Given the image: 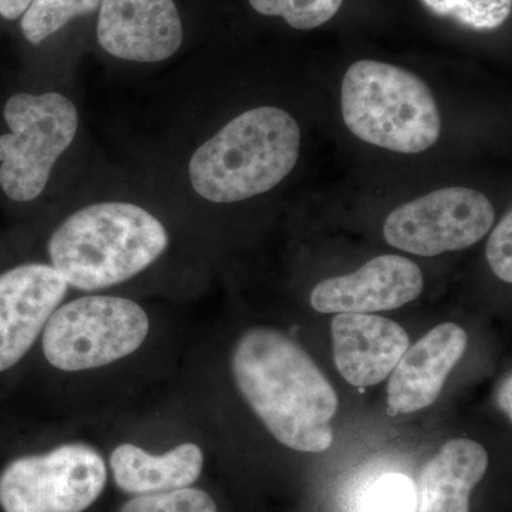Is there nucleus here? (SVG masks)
<instances>
[{
  "label": "nucleus",
  "mask_w": 512,
  "mask_h": 512,
  "mask_svg": "<svg viewBox=\"0 0 512 512\" xmlns=\"http://www.w3.org/2000/svg\"><path fill=\"white\" fill-rule=\"evenodd\" d=\"M30 359L42 379L46 421L106 419L165 386V318L128 296H67Z\"/></svg>",
  "instance_id": "nucleus-1"
},
{
  "label": "nucleus",
  "mask_w": 512,
  "mask_h": 512,
  "mask_svg": "<svg viewBox=\"0 0 512 512\" xmlns=\"http://www.w3.org/2000/svg\"><path fill=\"white\" fill-rule=\"evenodd\" d=\"M242 402L282 446L322 453L335 440L338 393L295 340L268 326L242 330L229 352Z\"/></svg>",
  "instance_id": "nucleus-2"
},
{
  "label": "nucleus",
  "mask_w": 512,
  "mask_h": 512,
  "mask_svg": "<svg viewBox=\"0 0 512 512\" xmlns=\"http://www.w3.org/2000/svg\"><path fill=\"white\" fill-rule=\"evenodd\" d=\"M168 247L170 235L156 215L130 202H100L60 222L46 254L70 291L106 293L147 272Z\"/></svg>",
  "instance_id": "nucleus-3"
},
{
  "label": "nucleus",
  "mask_w": 512,
  "mask_h": 512,
  "mask_svg": "<svg viewBox=\"0 0 512 512\" xmlns=\"http://www.w3.org/2000/svg\"><path fill=\"white\" fill-rule=\"evenodd\" d=\"M301 153V128L291 114L258 107L239 114L197 148L188 173L200 197L231 204L271 191Z\"/></svg>",
  "instance_id": "nucleus-4"
},
{
  "label": "nucleus",
  "mask_w": 512,
  "mask_h": 512,
  "mask_svg": "<svg viewBox=\"0 0 512 512\" xmlns=\"http://www.w3.org/2000/svg\"><path fill=\"white\" fill-rule=\"evenodd\" d=\"M46 444L12 458L0 471L3 512H89L110 483L109 468L94 431L83 423L52 421Z\"/></svg>",
  "instance_id": "nucleus-5"
},
{
  "label": "nucleus",
  "mask_w": 512,
  "mask_h": 512,
  "mask_svg": "<svg viewBox=\"0 0 512 512\" xmlns=\"http://www.w3.org/2000/svg\"><path fill=\"white\" fill-rule=\"evenodd\" d=\"M342 116L353 136L394 153H423L441 134L439 106L424 80L376 60L349 67L342 83Z\"/></svg>",
  "instance_id": "nucleus-6"
},
{
  "label": "nucleus",
  "mask_w": 512,
  "mask_h": 512,
  "mask_svg": "<svg viewBox=\"0 0 512 512\" xmlns=\"http://www.w3.org/2000/svg\"><path fill=\"white\" fill-rule=\"evenodd\" d=\"M89 424L101 439L111 483L127 497L192 487L202 476L205 456L200 444L165 443L160 392Z\"/></svg>",
  "instance_id": "nucleus-7"
},
{
  "label": "nucleus",
  "mask_w": 512,
  "mask_h": 512,
  "mask_svg": "<svg viewBox=\"0 0 512 512\" xmlns=\"http://www.w3.org/2000/svg\"><path fill=\"white\" fill-rule=\"evenodd\" d=\"M10 133L0 136V187L16 202L36 200L79 127L73 101L60 93H19L3 110Z\"/></svg>",
  "instance_id": "nucleus-8"
},
{
  "label": "nucleus",
  "mask_w": 512,
  "mask_h": 512,
  "mask_svg": "<svg viewBox=\"0 0 512 512\" xmlns=\"http://www.w3.org/2000/svg\"><path fill=\"white\" fill-rule=\"evenodd\" d=\"M494 221L493 204L483 192L443 188L396 208L384 221L383 235L394 248L437 256L477 244Z\"/></svg>",
  "instance_id": "nucleus-9"
},
{
  "label": "nucleus",
  "mask_w": 512,
  "mask_h": 512,
  "mask_svg": "<svg viewBox=\"0 0 512 512\" xmlns=\"http://www.w3.org/2000/svg\"><path fill=\"white\" fill-rule=\"evenodd\" d=\"M69 293L62 275L47 262H28L0 274V376L28 362L47 320Z\"/></svg>",
  "instance_id": "nucleus-10"
},
{
  "label": "nucleus",
  "mask_w": 512,
  "mask_h": 512,
  "mask_svg": "<svg viewBox=\"0 0 512 512\" xmlns=\"http://www.w3.org/2000/svg\"><path fill=\"white\" fill-rule=\"evenodd\" d=\"M183 37L174 0H101L97 40L111 56L163 62L178 52Z\"/></svg>",
  "instance_id": "nucleus-11"
},
{
  "label": "nucleus",
  "mask_w": 512,
  "mask_h": 512,
  "mask_svg": "<svg viewBox=\"0 0 512 512\" xmlns=\"http://www.w3.org/2000/svg\"><path fill=\"white\" fill-rule=\"evenodd\" d=\"M424 288L421 269L412 259L382 255L353 274L333 276L313 288L311 305L319 313L393 311L416 301Z\"/></svg>",
  "instance_id": "nucleus-12"
},
{
  "label": "nucleus",
  "mask_w": 512,
  "mask_h": 512,
  "mask_svg": "<svg viewBox=\"0 0 512 512\" xmlns=\"http://www.w3.org/2000/svg\"><path fill=\"white\" fill-rule=\"evenodd\" d=\"M467 345L466 330L447 322L409 346L389 376V413H416L436 402Z\"/></svg>",
  "instance_id": "nucleus-13"
},
{
  "label": "nucleus",
  "mask_w": 512,
  "mask_h": 512,
  "mask_svg": "<svg viewBox=\"0 0 512 512\" xmlns=\"http://www.w3.org/2000/svg\"><path fill=\"white\" fill-rule=\"evenodd\" d=\"M332 340L335 365L355 387L382 383L410 346L403 326L372 313H338L332 320Z\"/></svg>",
  "instance_id": "nucleus-14"
},
{
  "label": "nucleus",
  "mask_w": 512,
  "mask_h": 512,
  "mask_svg": "<svg viewBox=\"0 0 512 512\" xmlns=\"http://www.w3.org/2000/svg\"><path fill=\"white\" fill-rule=\"evenodd\" d=\"M487 467V451L477 441H448L421 471L416 512H470V495Z\"/></svg>",
  "instance_id": "nucleus-15"
},
{
  "label": "nucleus",
  "mask_w": 512,
  "mask_h": 512,
  "mask_svg": "<svg viewBox=\"0 0 512 512\" xmlns=\"http://www.w3.org/2000/svg\"><path fill=\"white\" fill-rule=\"evenodd\" d=\"M101 0H32L22 16L20 28L32 45H40L77 16L90 15L100 8Z\"/></svg>",
  "instance_id": "nucleus-16"
},
{
  "label": "nucleus",
  "mask_w": 512,
  "mask_h": 512,
  "mask_svg": "<svg viewBox=\"0 0 512 512\" xmlns=\"http://www.w3.org/2000/svg\"><path fill=\"white\" fill-rule=\"evenodd\" d=\"M441 18L456 20L474 30H494L510 18L512 0H423Z\"/></svg>",
  "instance_id": "nucleus-17"
},
{
  "label": "nucleus",
  "mask_w": 512,
  "mask_h": 512,
  "mask_svg": "<svg viewBox=\"0 0 512 512\" xmlns=\"http://www.w3.org/2000/svg\"><path fill=\"white\" fill-rule=\"evenodd\" d=\"M264 16H281L289 26L312 30L329 22L339 12L343 0H249Z\"/></svg>",
  "instance_id": "nucleus-18"
},
{
  "label": "nucleus",
  "mask_w": 512,
  "mask_h": 512,
  "mask_svg": "<svg viewBox=\"0 0 512 512\" xmlns=\"http://www.w3.org/2000/svg\"><path fill=\"white\" fill-rule=\"evenodd\" d=\"M117 512H218V505L207 491L192 485L180 490L127 497Z\"/></svg>",
  "instance_id": "nucleus-19"
},
{
  "label": "nucleus",
  "mask_w": 512,
  "mask_h": 512,
  "mask_svg": "<svg viewBox=\"0 0 512 512\" xmlns=\"http://www.w3.org/2000/svg\"><path fill=\"white\" fill-rule=\"evenodd\" d=\"M359 512H416V487L403 474H386L367 491Z\"/></svg>",
  "instance_id": "nucleus-20"
},
{
  "label": "nucleus",
  "mask_w": 512,
  "mask_h": 512,
  "mask_svg": "<svg viewBox=\"0 0 512 512\" xmlns=\"http://www.w3.org/2000/svg\"><path fill=\"white\" fill-rule=\"evenodd\" d=\"M512 214L508 211L503 220L498 222L497 227L491 232L487 242V261L491 271L498 279L511 284L512 282Z\"/></svg>",
  "instance_id": "nucleus-21"
},
{
  "label": "nucleus",
  "mask_w": 512,
  "mask_h": 512,
  "mask_svg": "<svg viewBox=\"0 0 512 512\" xmlns=\"http://www.w3.org/2000/svg\"><path fill=\"white\" fill-rule=\"evenodd\" d=\"M32 0H0V16L6 20H16L25 15Z\"/></svg>",
  "instance_id": "nucleus-22"
},
{
  "label": "nucleus",
  "mask_w": 512,
  "mask_h": 512,
  "mask_svg": "<svg viewBox=\"0 0 512 512\" xmlns=\"http://www.w3.org/2000/svg\"><path fill=\"white\" fill-rule=\"evenodd\" d=\"M511 375H508L501 383L500 389H498L497 393V402L498 406L501 407L505 416L508 417V420L512 419V400H511V392H512V384H511Z\"/></svg>",
  "instance_id": "nucleus-23"
}]
</instances>
